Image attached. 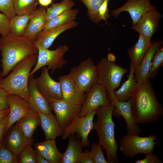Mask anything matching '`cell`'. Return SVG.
Segmentation results:
<instances>
[{
	"instance_id": "obj_1",
	"label": "cell",
	"mask_w": 163,
	"mask_h": 163,
	"mask_svg": "<svg viewBox=\"0 0 163 163\" xmlns=\"http://www.w3.org/2000/svg\"><path fill=\"white\" fill-rule=\"evenodd\" d=\"M129 99L132 114L138 124L153 123L163 116V107L149 79L137 83Z\"/></svg>"
},
{
	"instance_id": "obj_2",
	"label": "cell",
	"mask_w": 163,
	"mask_h": 163,
	"mask_svg": "<svg viewBox=\"0 0 163 163\" xmlns=\"http://www.w3.org/2000/svg\"><path fill=\"white\" fill-rule=\"evenodd\" d=\"M0 52L2 72L0 78L7 75L19 62L27 57L38 53L35 41L10 33L0 37Z\"/></svg>"
},
{
	"instance_id": "obj_3",
	"label": "cell",
	"mask_w": 163,
	"mask_h": 163,
	"mask_svg": "<svg viewBox=\"0 0 163 163\" xmlns=\"http://www.w3.org/2000/svg\"><path fill=\"white\" fill-rule=\"evenodd\" d=\"M114 108L111 103L98 108L95 113L97 119L93 127L98 134V144L105 150L108 163L119 162L117 154L118 146L115 139V124L112 118Z\"/></svg>"
},
{
	"instance_id": "obj_4",
	"label": "cell",
	"mask_w": 163,
	"mask_h": 163,
	"mask_svg": "<svg viewBox=\"0 0 163 163\" xmlns=\"http://www.w3.org/2000/svg\"><path fill=\"white\" fill-rule=\"evenodd\" d=\"M38 53L22 60L15 66L7 77L0 78V87L8 94L18 95L28 101L29 79L31 69L37 63Z\"/></svg>"
},
{
	"instance_id": "obj_5",
	"label": "cell",
	"mask_w": 163,
	"mask_h": 163,
	"mask_svg": "<svg viewBox=\"0 0 163 163\" xmlns=\"http://www.w3.org/2000/svg\"><path fill=\"white\" fill-rule=\"evenodd\" d=\"M97 70L96 82L105 89L110 102L114 98V91L120 86L123 77L129 70L118 65L115 62L109 61L106 57L101 59L97 65Z\"/></svg>"
},
{
	"instance_id": "obj_6",
	"label": "cell",
	"mask_w": 163,
	"mask_h": 163,
	"mask_svg": "<svg viewBox=\"0 0 163 163\" xmlns=\"http://www.w3.org/2000/svg\"><path fill=\"white\" fill-rule=\"evenodd\" d=\"M158 137L155 134L141 137L130 133L123 136L119 141V149L126 158H134L136 155H145L153 152L155 146L158 143Z\"/></svg>"
},
{
	"instance_id": "obj_7",
	"label": "cell",
	"mask_w": 163,
	"mask_h": 163,
	"mask_svg": "<svg viewBox=\"0 0 163 163\" xmlns=\"http://www.w3.org/2000/svg\"><path fill=\"white\" fill-rule=\"evenodd\" d=\"M38 49V58L34 68L30 74V76L34 74L40 68L47 66L51 70V74H53L57 69H61L66 64L67 60L64 58L65 53L69 49L66 45H59L54 50H51L37 46Z\"/></svg>"
},
{
	"instance_id": "obj_8",
	"label": "cell",
	"mask_w": 163,
	"mask_h": 163,
	"mask_svg": "<svg viewBox=\"0 0 163 163\" xmlns=\"http://www.w3.org/2000/svg\"><path fill=\"white\" fill-rule=\"evenodd\" d=\"M97 65L91 57L73 67L69 74L79 89L87 93L96 82Z\"/></svg>"
},
{
	"instance_id": "obj_9",
	"label": "cell",
	"mask_w": 163,
	"mask_h": 163,
	"mask_svg": "<svg viewBox=\"0 0 163 163\" xmlns=\"http://www.w3.org/2000/svg\"><path fill=\"white\" fill-rule=\"evenodd\" d=\"M97 109L85 116L78 117L75 119L63 129L62 139L65 140L71 135L76 133V136L81 139L82 147H88L89 145L88 136L90 132L93 129V119Z\"/></svg>"
},
{
	"instance_id": "obj_10",
	"label": "cell",
	"mask_w": 163,
	"mask_h": 163,
	"mask_svg": "<svg viewBox=\"0 0 163 163\" xmlns=\"http://www.w3.org/2000/svg\"><path fill=\"white\" fill-rule=\"evenodd\" d=\"M49 103L63 129L78 117L82 105L71 103L63 99L54 100Z\"/></svg>"
},
{
	"instance_id": "obj_11",
	"label": "cell",
	"mask_w": 163,
	"mask_h": 163,
	"mask_svg": "<svg viewBox=\"0 0 163 163\" xmlns=\"http://www.w3.org/2000/svg\"><path fill=\"white\" fill-rule=\"evenodd\" d=\"M49 70L48 67H43L40 76L34 78L36 85L39 91L49 102L62 99L60 83L51 78L49 74Z\"/></svg>"
},
{
	"instance_id": "obj_12",
	"label": "cell",
	"mask_w": 163,
	"mask_h": 163,
	"mask_svg": "<svg viewBox=\"0 0 163 163\" xmlns=\"http://www.w3.org/2000/svg\"><path fill=\"white\" fill-rule=\"evenodd\" d=\"M110 103L105 89L96 82L87 93L85 100L82 105L81 111L78 117L85 116L99 107L108 105Z\"/></svg>"
},
{
	"instance_id": "obj_13",
	"label": "cell",
	"mask_w": 163,
	"mask_h": 163,
	"mask_svg": "<svg viewBox=\"0 0 163 163\" xmlns=\"http://www.w3.org/2000/svg\"><path fill=\"white\" fill-rule=\"evenodd\" d=\"M156 9V7L151 4L150 0H127L122 6L112 11L111 14L117 18L121 13L128 12L132 19V25H133L145 13Z\"/></svg>"
},
{
	"instance_id": "obj_14",
	"label": "cell",
	"mask_w": 163,
	"mask_h": 163,
	"mask_svg": "<svg viewBox=\"0 0 163 163\" xmlns=\"http://www.w3.org/2000/svg\"><path fill=\"white\" fill-rule=\"evenodd\" d=\"M62 99L74 104L82 105L86 97L85 93L82 91L69 74L59 77Z\"/></svg>"
},
{
	"instance_id": "obj_15",
	"label": "cell",
	"mask_w": 163,
	"mask_h": 163,
	"mask_svg": "<svg viewBox=\"0 0 163 163\" xmlns=\"http://www.w3.org/2000/svg\"><path fill=\"white\" fill-rule=\"evenodd\" d=\"M162 15L157 9L149 11L144 14L132 28L139 34L151 38L155 33L159 26Z\"/></svg>"
},
{
	"instance_id": "obj_16",
	"label": "cell",
	"mask_w": 163,
	"mask_h": 163,
	"mask_svg": "<svg viewBox=\"0 0 163 163\" xmlns=\"http://www.w3.org/2000/svg\"><path fill=\"white\" fill-rule=\"evenodd\" d=\"M8 101L9 111L5 135L15 122L32 111L28 101L18 95L8 94Z\"/></svg>"
},
{
	"instance_id": "obj_17",
	"label": "cell",
	"mask_w": 163,
	"mask_h": 163,
	"mask_svg": "<svg viewBox=\"0 0 163 163\" xmlns=\"http://www.w3.org/2000/svg\"><path fill=\"white\" fill-rule=\"evenodd\" d=\"M110 103L115 107L113 115L118 118L121 116L125 120L127 133L139 135L141 132V127L136 123L133 116L130 99L126 102H121L114 98L111 100Z\"/></svg>"
},
{
	"instance_id": "obj_18",
	"label": "cell",
	"mask_w": 163,
	"mask_h": 163,
	"mask_svg": "<svg viewBox=\"0 0 163 163\" xmlns=\"http://www.w3.org/2000/svg\"><path fill=\"white\" fill-rule=\"evenodd\" d=\"M28 96V101L32 111L46 114L51 112L49 102L37 88L33 75L30 76L29 79Z\"/></svg>"
},
{
	"instance_id": "obj_19",
	"label": "cell",
	"mask_w": 163,
	"mask_h": 163,
	"mask_svg": "<svg viewBox=\"0 0 163 163\" xmlns=\"http://www.w3.org/2000/svg\"><path fill=\"white\" fill-rule=\"evenodd\" d=\"M8 130L5 146L18 156L27 145L33 144L34 140L26 137L15 125H12Z\"/></svg>"
},
{
	"instance_id": "obj_20",
	"label": "cell",
	"mask_w": 163,
	"mask_h": 163,
	"mask_svg": "<svg viewBox=\"0 0 163 163\" xmlns=\"http://www.w3.org/2000/svg\"><path fill=\"white\" fill-rule=\"evenodd\" d=\"M162 40L152 42L139 65L135 69L134 79L137 83L145 81L148 78L152 59L157 50L163 45Z\"/></svg>"
},
{
	"instance_id": "obj_21",
	"label": "cell",
	"mask_w": 163,
	"mask_h": 163,
	"mask_svg": "<svg viewBox=\"0 0 163 163\" xmlns=\"http://www.w3.org/2000/svg\"><path fill=\"white\" fill-rule=\"evenodd\" d=\"M78 25V22L73 21L67 24L42 30L37 35L35 42L37 46L48 49L56 38L61 34Z\"/></svg>"
},
{
	"instance_id": "obj_22",
	"label": "cell",
	"mask_w": 163,
	"mask_h": 163,
	"mask_svg": "<svg viewBox=\"0 0 163 163\" xmlns=\"http://www.w3.org/2000/svg\"><path fill=\"white\" fill-rule=\"evenodd\" d=\"M34 145L37 155L43 157L50 163H62V154L58 150L55 139H46Z\"/></svg>"
},
{
	"instance_id": "obj_23",
	"label": "cell",
	"mask_w": 163,
	"mask_h": 163,
	"mask_svg": "<svg viewBox=\"0 0 163 163\" xmlns=\"http://www.w3.org/2000/svg\"><path fill=\"white\" fill-rule=\"evenodd\" d=\"M46 9L42 7L35 11L30 20L23 37L35 41L38 34L43 30L46 22Z\"/></svg>"
},
{
	"instance_id": "obj_24",
	"label": "cell",
	"mask_w": 163,
	"mask_h": 163,
	"mask_svg": "<svg viewBox=\"0 0 163 163\" xmlns=\"http://www.w3.org/2000/svg\"><path fill=\"white\" fill-rule=\"evenodd\" d=\"M40 125L44 133L46 139H55L62 136L63 129L55 116L51 112L49 114L39 113Z\"/></svg>"
},
{
	"instance_id": "obj_25",
	"label": "cell",
	"mask_w": 163,
	"mask_h": 163,
	"mask_svg": "<svg viewBox=\"0 0 163 163\" xmlns=\"http://www.w3.org/2000/svg\"><path fill=\"white\" fill-rule=\"evenodd\" d=\"M152 43L151 38L139 34L137 41L128 49L127 52L129 57L135 68L139 65Z\"/></svg>"
},
{
	"instance_id": "obj_26",
	"label": "cell",
	"mask_w": 163,
	"mask_h": 163,
	"mask_svg": "<svg viewBox=\"0 0 163 163\" xmlns=\"http://www.w3.org/2000/svg\"><path fill=\"white\" fill-rule=\"evenodd\" d=\"M40 124L39 113L32 111L17 121L15 125L26 137L31 139L34 132Z\"/></svg>"
},
{
	"instance_id": "obj_27",
	"label": "cell",
	"mask_w": 163,
	"mask_h": 163,
	"mask_svg": "<svg viewBox=\"0 0 163 163\" xmlns=\"http://www.w3.org/2000/svg\"><path fill=\"white\" fill-rule=\"evenodd\" d=\"M66 149L62 154V163H77L82 152L81 141L72 134L69 137Z\"/></svg>"
},
{
	"instance_id": "obj_28",
	"label": "cell",
	"mask_w": 163,
	"mask_h": 163,
	"mask_svg": "<svg viewBox=\"0 0 163 163\" xmlns=\"http://www.w3.org/2000/svg\"><path fill=\"white\" fill-rule=\"evenodd\" d=\"M129 66L130 71L127 79L123 84L118 90H114L113 92L114 98L120 101L126 102L129 101L132 90L137 85L134 79L135 68L131 62Z\"/></svg>"
},
{
	"instance_id": "obj_29",
	"label": "cell",
	"mask_w": 163,
	"mask_h": 163,
	"mask_svg": "<svg viewBox=\"0 0 163 163\" xmlns=\"http://www.w3.org/2000/svg\"><path fill=\"white\" fill-rule=\"evenodd\" d=\"M77 9L66 10L56 16L47 21L43 30L64 25L73 21L78 14Z\"/></svg>"
},
{
	"instance_id": "obj_30",
	"label": "cell",
	"mask_w": 163,
	"mask_h": 163,
	"mask_svg": "<svg viewBox=\"0 0 163 163\" xmlns=\"http://www.w3.org/2000/svg\"><path fill=\"white\" fill-rule=\"evenodd\" d=\"M15 15L10 20V33L15 36H23L28 23L34 14Z\"/></svg>"
},
{
	"instance_id": "obj_31",
	"label": "cell",
	"mask_w": 163,
	"mask_h": 163,
	"mask_svg": "<svg viewBox=\"0 0 163 163\" xmlns=\"http://www.w3.org/2000/svg\"><path fill=\"white\" fill-rule=\"evenodd\" d=\"M15 14H31L38 9V0H12Z\"/></svg>"
},
{
	"instance_id": "obj_32",
	"label": "cell",
	"mask_w": 163,
	"mask_h": 163,
	"mask_svg": "<svg viewBox=\"0 0 163 163\" xmlns=\"http://www.w3.org/2000/svg\"><path fill=\"white\" fill-rule=\"evenodd\" d=\"M72 0H61L59 3L53 4L46 10L45 19L47 21L64 11L71 9L74 6Z\"/></svg>"
},
{
	"instance_id": "obj_33",
	"label": "cell",
	"mask_w": 163,
	"mask_h": 163,
	"mask_svg": "<svg viewBox=\"0 0 163 163\" xmlns=\"http://www.w3.org/2000/svg\"><path fill=\"white\" fill-rule=\"evenodd\" d=\"M88 9L87 15L94 24H97L98 11L105 0H80Z\"/></svg>"
},
{
	"instance_id": "obj_34",
	"label": "cell",
	"mask_w": 163,
	"mask_h": 163,
	"mask_svg": "<svg viewBox=\"0 0 163 163\" xmlns=\"http://www.w3.org/2000/svg\"><path fill=\"white\" fill-rule=\"evenodd\" d=\"M163 66V46L162 45L156 51L152 60L151 66L149 72L148 78L150 79L155 77L159 69Z\"/></svg>"
},
{
	"instance_id": "obj_35",
	"label": "cell",
	"mask_w": 163,
	"mask_h": 163,
	"mask_svg": "<svg viewBox=\"0 0 163 163\" xmlns=\"http://www.w3.org/2000/svg\"><path fill=\"white\" fill-rule=\"evenodd\" d=\"M37 156L35 150L32 148L31 145H28L18 156V163H36Z\"/></svg>"
},
{
	"instance_id": "obj_36",
	"label": "cell",
	"mask_w": 163,
	"mask_h": 163,
	"mask_svg": "<svg viewBox=\"0 0 163 163\" xmlns=\"http://www.w3.org/2000/svg\"><path fill=\"white\" fill-rule=\"evenodd\" d=\"M18 157L5 145H0V163H17Z\"/></svg>"
},
{
	"instance_id": "obj_37",
	"label": "cell",
	"mask_w": 163,
	"mask_h": 163,
	"mask_svg": "<svg viewBox=\"0 0 163 163\" xmlns=\"http://www.w3.org/2000/svg\"><path fill=\"white\" fill-rule=\"evenodd\" d=\"M102 147L95 142L92 143L90 152L94 163H108L104 155Z\"/></svg>"
},
{
	"instance_id": "obj_38",
	"label": "cell",
	"mask_w": 163,
	"mask_h": 163,
	"mask_svg": "<svg viewBox=\"0 0 163 163\" xmlns=\"http://www.w3.org/2000/svg\"><path fill=\"white\" fill-rule=\"evenodd\" d=\"M0 11L10 20L15 15L12 0H0Z\"/></svg>"
},
{
	"instance_id": "obj_39",
	"label": "cell",
	"mask_w": 163,
	"mask_h": 163,
	"mask_svg": "<svg viewBox=\"0 0 163 163\" xmlns=\"http://www.w3.org/2000/svg\"><path fill=\"white\" fill-rule=\"evenodd\" d=\"M110 0H105L98 11L97 23L102 20L107 22V20L110 17L108 14V4Z\"/></svg>"
},
{
	"instance_id": "obj_40",
	"label": "cell",
	"mask_w": 163,
	"mask_h": 163,
	"mask_svg": "<svg viewBox=\"0 0 163 163\" xmlns=\"http://www.w3.org/2000/svg\"><path fill=\"white\" fill-rule=\"evenodd\" d=\"M10 19L4 14L0 13V34L2 36L8 35L9 31Z\"/></svg>"
},
{
	"instance_id": "obj_41",
	"label": "cell",
	"mask_w": 163,
	"mask_h": 163,
	"mask_svg": "<svg viewBox=\"0 0 163 163\" xmlns=\"http://www.w3.org/2000/svg\"><path fill=\"white\" fill-rule=\"evenodd\" d=\"M146 157L141 159H137L135 163H162V161L158 155L153 152L146 155Z\"/></svg>"
},
{
	"instance_id": "obj_42",
	"label": "cell",
	"mask_w": 163,
	"mask_h": 163,
	"mask_svg": "<svg viewBox=\"0 0 163 163\" xmlns=\"http://www.w3.org/2000/svg\"><path fill=\"white\" fill-rule=\"evenodd\" d=\"M8 94L5 90L0 87V111L9 108Z\"/></svg>"
},
{
	"instance_id": "obj_43",
	"label": "cell",
	"mask_w": 163,
	"mask_h": 163,
	"mask_svg": "<svg viewBox=\"0 0 163 163\" xmlns=\"http://www.w3.org/2000/svg\"><path fill=\"white\" fill-rule=\"evenodd\" d=\"M77 163H94L90 151L85 149L82 152Z\"/></svg>"
},
{
	"instance_id": "obj_44",
	"label": "cell",
	"mask_w": 163,
	"mask_h": 163,
	"mask_svg": "<svg viewBox=\"0 0 163 163\" xmlns=\"http://www.w3.org/2000/svg\"><path fill=\"white\" fill-rule=\"evenodd\" d=\"M8 114L0 122V145L2 144L3 137L5 132Z\"/></svg>"
},
{
	"instance_id": "obj_45",
	"label": "cell",
	"mask_w": 163,
	"mask_h": 163,
	"mask_svg": "<svg viewBox=\"0 0 163 163\" xmlns=\"http://www.w3.org/2000/svg\"><path fill=\"white\" fill-rule=\"evenodd\" d=\"M53 0H38V3L43 7H46L52 2Z\"/></svg>"
},
{
	"instance_id": "obj_46",
	"label": "cell",
	"mask_w": 163,
	"mask_h": 163,
	"mask_svg": "<svg viewBox=\"0 0 163 163\" xmlns=\"http://www.w3.org/2000/svg\"><path fill=\"white\" fill-rule=\"evenodd\" d=\"M9 108L0 111V122L9 113Z\"/></svg>"
},
{
	"instance_id": "obj_47",
	"label": "cell",
	"mask_w": 163,
	"mask_h": 163,
	"mask_svg": "<svg viewBox=\"0 0 163 163\" xmlns=\"http://www.w3.org/2000/svg\"><path fill=\"white\" fill-rule=\"evenodd\" d=\"M36 163H50V162L43 157L37 155Z\"/></svg>"
},
{
	"instance_id": "obj_48",
	"label": "cell",
	"mask_w": 163,
	"mask_h": 163,
	"mask_svg": "<svg viewBox=\"0 0 163 163\" xmlns=\"http://www.w3.org/2000/svg\"><path fill=\"white\" fill-rule=\"evenodd\" d=\"M107 58L110 61L115 62L116 58L115 56L111 53L108 54Z\"/></svg>"
},
{
	"instance_id": "obj_49",
	"label": "cell",
	"mask_w": 163,
	"mask_h": 163,
	"mask_svg": "<svg viewBox=\"0 0 163 163\" xmlns=\"http://www.w3.org/2000/svg\"><path fill=\"white\" fill-rule=\"evenodd\" d=\"M1 72H0V76L1 75Z\"/></svg>"
}]
</instances>
